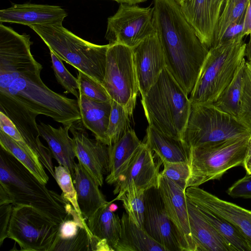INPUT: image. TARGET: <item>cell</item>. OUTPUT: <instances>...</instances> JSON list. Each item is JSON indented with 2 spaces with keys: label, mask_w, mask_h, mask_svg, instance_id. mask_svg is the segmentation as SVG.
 <instances>
[{
  "label": "cell",
  "mask_w": 251,
  "mask_h": 251,
  "mask_svg": "<svg viewBox=\"0 0 251 251\" xmlns=\"http://www.w3.org/2000/svg\"><path fill=\"white\" fill-rule=\"evenodd\" d=\"M156 31L166 67L189 95L209 49L184 17L176 0H153Z\"/></svg>",
  "instance_id": "obj_1"
},
{
  "label": "cell",
  "mask_w": 251,
  "mask_h": 251,
  "mask_svg": "<svg viewBox=\"0 0 251 251\" xmlns=\"http://www.w3.org/2000/svg\"><path fill=\"white\" fill-rule=\"evenodd\" d=\"M45 185L0 147V205H29L60 225L74 207Z\"/></svg>",
  "instance_id": "obj_2"
},
{
  "label": "cell",
  "mask_w": 251,
  "mask_h": 251,
  "mask_svg": "<svg viewBox=\"0 0 251 251\" xmlns=\"http://www.w3.org/2000/svg\"><path fill=\"white\" fill-rule=\"evenodd\" d=\"M166 67L156 82L142 96L141 103L149 125L182 139L191 102Z\"/></svg>",
  "instance_id": "obj_3"
},
{
  "label": "cell",
  "mask_w": 251,
  "mask_h": 251,
  "mask_svg": "<svg viewBox=\"0 0 251 251\" xmlns=\"http://www.w3.org/2000/svg\"><path fill=\"white\" fill-rule=\"evenodd\" d=\"M239 36L209 49L189 98L191 104L214 103L245 60L246 43Z\"/></svg>",
  "instance_id": "obj_4"
},
{
  "label": "cell",
  "mask_w": 251,
  "mask_h": 251,
  "mask_svg": "<svg viewBox=\"0 0 251 251\" xmlns=\"http://www.w3.org/2000/svg\"><path fill=\"white\" fill-rule=\"evenodd\" d=\"M34 30L61 60L102 84L109 45L92 43L61 25H33Z\"/></svg>",
  "instance_id": "obj_5"
},
{
  "label": "cell",
  "mask_w": 251,
  "mask_h": 251,
  "mask_svg": "<svg viewBox=\"0 0 251 251\" xmlns=\"http://www.w3.org/2000/svg\"><path fill=\"white\" fill-rule=\"evenodd\" d=\"M2 93L17 100L30 111L51 118L63 126L81 119L77 100L68 98L48 88L40 73L20 74Z\"/></svg>",
  "instance_id": "obj_6"
},
{
  "label": "cell",
  "mask_w": 251,
  "mask_h": 251,
  "mask_svg": "<svg viewBox=\"0 0 251 251\" xmlns=\"http://www.w3.org/2000/svg\"><path fill=\"white\" fill-rule=\"evenodd\" d=\"M251 135L190 148V176L186 188L199 187L208 181L219 179L228 170L242 165Z\"/></svg>",
  "instance_id": "obj_7"
},
{
  "label": "cell",
  "mask_w": 251,
  "mask_h": 251,
  "mask_svg": "<svg viewBox=\"0 0 251 251\" xmlns=\"http://www.w3.org/2000/svg\"><path fill=\"white\" fill-rule=\"evenodd\" d=\"M251 135L238 118L214 103L191 104L183 140L190 148H194Z\"/></svg>",
  "instance_id": "obj_8"
},
{
  "label": "cell",
  "mask_w": 251,
  "mask_h": 251,
  "mask_svg": "<svg viewBox=\"0 0 251 251\" xmlns=\"http://www.w3.org/2000/svg\"><path fill=\"white\" fill-rule=\"evenodd\" d=\"M102 85L111 100L123 106L131 117L139 91L132 48L109 45Z\"/></svg>",
  "instance_id": "obj_9"
},
{
  "label": "cell",
  "mask_w": 251,
  "mask_h": 251,
  "mask_svg": "<svg viewBox=\"0 0 251 251\" xmlns=\"http://www.w3.org/2000/svg\"><path fill=\"white\" fill-rule=\"evenodd\" d=\"M59 225L29 205H14L8 238L23 251H52Z\"/></svg>",
  "instance_id": "obj_10"
},
{
  "label": "cell",
  "mask_w": 251,
  "mask_h": 251,
  "mask_svg": "<svg viewBox=\"0 0 251 251\" xmlns=\"http://www.w3.org/2000/svg\"><path fill=\"white\" fill-rule=\"evenodd\" d=\"M32 44L29 35L0 23V90L20 74H40L43 67L31 54Z\"/></svg>",
  "instance_id": "obj_11"
},
{
  "label": "cell",
  "mask_w": 251,
  "mask_h": 251,
  "mask_svg": "<svg viewBox=\"0 0 251 251\" xmlns=\"http://www.w3.org/2000/svg\"><path fill=\"white\" fill-rule=\"evenodd\" d=\"M155 30L153 7L120 3L117 12L107 19L105 38L110 45L133 48Z\"/></svg>",
  "instance_id": "obj_12"
},
{
  "label": "cell",
  "mask_w": 251,
  "mask_h": 251,
  "mask_svg": "<svg viewBox=\"0 0 251 251\" xmlns=\"http://www.w3.org/2000/svg\"><path fill=\"white\" fill-rule=\"evenodd\" d=\"M0 111L4 113L15 125L22 136L24 149L40 161L54 178L51 151L43 145L39 138L40 134L36 122V117L38 114L2 93H0Z\"/></svg>",
  "instance_id": "obj_13"
},
{
  "label": "cell",
  "mask_w": 251,
  "mask_h": 251,
  "mask_svg": "<svg viewBox=\"0 0 251 251\" xmlns=\"http://www.w3.org/2000/svg\"><path fill=\"white\" fill-rule=\"evenodd\" d=\"M81 119L74 122L69 130L74 141L76 157L99 186L104 175L109 172V146L100 140L89 137Z\"/></svg>",
  "instance_id": "obj_14"
},
{
  "label": "cell",
  "mask_w": 251,
  "mask_h": 251,
  "mask_svg": "<svg viewBox=\"0 0 251 251\" xmlns=\"http://www.w3.org/2000/svg\"><path fill=\"white\" fill-rule=\"evenodd\" d=\"M143 228L166 251H182L176 228L169 218L157 187L145 191Z\"/></svg>",
  "instance_id": "obj_15"
},
{
  "label": "cell",
  "mask_w": 251,
  "mask_h": 251,
  "mask_svg": "<svg viewBox=\"0 0 251 251\" xmlns=\"http://www.w3.org/2000/svg\"><path fill=\"white\" fill-rule=\"evenodd\" d=\"M185 194L196 206L216 214L234 226L243 236L251 251V211L222 200L199 187H187Z\"/></svg>",
  "instance_id": "obj_16"
},
{
  "label": "cell",
  "mask_w": 251,
  "mask_h": 251,
  "mask_svg": "<svg viewBox=\"0 0 251 251\" xmlns=\"http://www.w3.org/2000/svg\"><path fill=\"white\" fill-rule=\"evenodd\" d=\"M157 188L166 213L176 230L182 251H195L190 231L185 191L160 175Z\"/></svg>",
  "instance_id": "obj_17"
},
{
  "label": "cell",
  "mask_w": 251,
  "mask_h": 251,
  "mask_svg": "<svg viewBox=\"0 0 251 251\" xmlns=\"http://www.w3.org/2000/svg\"><path fill=\"white\" fill-rule=\"evenodd\" d=\"M161 163H155L152 152L143 142L127 169L115 183L114 194L119 197L132 187L144 191L157 187Z\"/></svg>",
  "instance_id": "obj_18"
},
{
  "label": "cell",
  "mask_w": 251,
  "mask_h": 251,
  "mask_svg": "<svg viewBox=\"0 0 251 251\" xmlns=\"http://www.w3.org/2000/svg\"><path fill=\"white\" fill-rule=\"evenodd\" d=\"M132 49L142 97L166 67L165 56L156 30Z\"/></svg>",
  "instance_id": "obj_19"
},
{
  "label": "cell",
  "mask_w": 251,
  "mask_h": 251,
  "mask_svg": "<svg viewBox=\"0 0 251 251\" xmlns=\"http://www.w3.org/2000/svg\"><path fill=\"white\" fill-rule=\"evenodd\" d=\"M222 2L223 0H183L179 3L184 17L208 49L212 46Z\"/></svg>",
  "instance_id": "obj_20"
},
{
  "label": "cell",
  "mask_w": 251,
  "mask_h": 251,
  "mask_svg": "<svg viewBox=\"0 0 251 251\" xmlns=\"http://www.w3.org/2000/svg\"><path fill=\"white\" fill-rule=\"evenodd\" d=\"M85 220L73 208L59 225L57 237L52 251H98L101 240L92 234Z\"/></svg>",
  "instance_id": "obj_21"
},
{
  "label": "cell",
  "mask_w": 251,
  "mask_h": 251,
  "mask_svg": "<svg viewBox=\"0 0 251 251\" xmlns=\"http://www.w3.org/2000/svg\"><path fill=\"white\" fill-rule=\"evenodd\" d=\"M67 12L59 6L49 4H16L0 10V23L26 25H61L67 16Z\"/></svg>",
  "instance_id": "obj_22"
},
{
  "label": "cell",
  "mask_w": 251,
  "mask_h": 251,
  "mask_svg": "<svg viewBox=\"0 0 251 251\" xmlns=\"http://www.w3.org/2000/svg\"><path fill=\"white\" fill-rule=\"evenodd\" d=\"M190 231L195 251H233L198 207L187 198Z\"/></svg>",
  "instance_id": "obj_23"
},
{
  "label": "cell",
  "mask_w": 251,
  "mask_h": 251,
  "mask_svg": "<svg viewBox=\"0 0 251 251\" xmlns=\"http://www.w3.org/2000/svg\"><path fill=\"white\" fill-rule=\"evenodd\" d=\"M70 126H60L56 128L41 122L38 124L40 136L47 142L52 157L59 165L69 169L73 178L76 154L74 141L69 135Z\"/></svg>",
  "instance_id": "obj_24"
},
{
  "label": "cell",
  "mask_w": 251,
  "mask_h": 251,
  "mask_svg": "<svg viewBox=\"0 0 251 251\" xmlns=\"http://www.w3.org/2000/svg\"><path fill=\"white\" fill-rule=\"evenodd\" d=\"M72 179L80 210L87 220L108 201L96 180L79 162L75 163Z\"/></svg>",
  "instance_id": "obj_25"
},
{
  "label": "cell",
  "mask_w": 251,
  "mask_h": 251,
  "mask_svg": "<svg viewBox=\"0 0 251 251\" xmlns=\"http://www.w3.org/2000/svg\"><path fill=\"white\" fill-rule=\"evenodd\" d=\"M144 143L162 163H189L190 148L182 139L164 133L149 125Z\"/></svg>",
  "instance_id": "obj_26"
},
{
  "label": "cell",
  "mask_w": 251,
  "mask_h": 251,
  "mask_svg": "<svg viewBox=\"0 0 251 251\" xmlns=\"http://www.w3.org/2000/svg\"><path fill=\"white\" fill-rule=\"evenodd\" d=\"M77 100L83 126L93 133L96 139L108 146L106 132L111 110V100L100 101L81 95Z\"/></svg>",
  "instance_id": "obj_27"
},
{
  "label": "cell",
  "mask_w": 251,
  "mask_h": 251,
  "mask_svg": "<svg viewBox=\"0 0 251 251\" xmlns=\"http://www.w3.org/2000/svg\"><path fill=\"white\" fill-rule=\"evenodd\" d=\"M142 144L131 128L118 141L109 146V172L105 179L108 184H113L118 181Z\"/></svg>",
  "instance_id": "obj_28"
},
{
  "label": "cell",
  "mask_w": 251,
  "mask_h": 251,
  "mask_svg": "<svg viewBox=\"0 0 251 251\" xmlns=\"http://www.w3.org/2000/svg\"><path fill=\"white\" fill-rule=\"evenodd\" d=\"M121 233L115 251H166L165 248L137 226L123 212L121 218Z\"/></svg>",
  "instance_id": "obj_29"
},
{
  "label": "cell",
  "mask_w": 251,
  "mask_h": 251,
  "mask_svg": "<svg viewBox=\"0 0 251 251\" xmlns=\"http://www.w3.org/2000/svg\"><path fill=\"white\" fill-rule=\"evenodd\" d=\"M110 202L99 209L87 220V226L92 234L97 238L106 241L115 251L121 233V219L109 208Z\"/></svg>",
  "instance_id": "obj_30"
},
{
  "label": "cell",
  "mask_w": 251,
  "mask_h": 251,
  "mask_svg": "<svg viewBox=\"0 0 251 251\" xmlns=\"http://www.w3.org/2000/svg\"><path fill=\"white\" fill-rule=\"evenodd\" d=\"M245 61L246 60H244L241 64L231 82L214 103V105L222 111L238 119L243 87L244 69Z\"/></svg>",
  "instance_id": "obj_31"
},
{
  "label": "cell",
  "mask_w": 251,
  "mask_h": 251,
  "mask_svg": "<svg viewBox=\"0 0 251 251\" xmlns=\"http://www.w3.org/2000/svg\"><path fill=\"white\" fill-rule=\"evenodd\" d=\"M248 3V0H223L211 47L220 44L228 28L245 15Z\"/></svg>",
  "instance_id": "obj_32"
},
{
  "label": "cell",
  "mask_w": 251,
  "mask_h": 251,
  "mask_svg": "<svg viewBox=\"0 0 251 251\" xmlns=\"http://www.w3.org/2000/svg\"><path fill=\"white\" fill-rule=\"evenodd\" d=\"M197 207L202 216L214 227L233 251H251L243 236L231 224L205 209Z\"/></svg>",
  "instance_id": "obj_33"
},
{
  "label": "cell",
  "mask_w": 251,
  "mask_h": 251,
  "mask_svg": "<svg viewBox=\"0 0 251 251\" xmlns=\"http://www.w3.org/2000/svg\"><path fill=\"white\" fill-rule=\"evenodd\" d=\"M0 145L30 171L41 182L46 184L49 179L44 167L8 135L0 130Z\"/></svg>",
  "instance_id": "obj_34"
},
{
  "label": "cell",
  "mask_w": 251,
  "mask_h": 251,
  "mask_svg": "<svg viewBox=\"0 0 251 251\" xmlns=\"http://www.w3.org/2000/svg\"><path fill=\"white\" fill-rule=\"evenodd\" d=\"M130 117L123 106L111 100V110L106 132L108 146L116 143L131 128Z\"/></svg>",
  "instance_id": "obj_35"
},
{
  "label": "cell",
  "mask_w": 251,
  "mask_h": 251,
  "mask_svg": "<svg viewBox=\"0 0 251 251\" xmlns=\"http://www.w3.org/2000/svg\"><path fill=\"white\" fill-rule=\"evenodd\" d=\"M122 201L126 213L137 226L143 228L145 210V191L132 187L114 200Z\"/></svg>",
  "instance_id": "obj_36"
},
{
  "label": "cell",
  "mask_w": 251,
  "mask_h": 251,
  "mask_svg": "<svg viewBox=\"0 0 251 251\" xmlns=\"http://www.w3.org/2000/svg\"><path fill=\"white\" fill-rule=\"evenodd\" d=\"M239 120L251 132V61H246Z\"/></svg>",
  "instance_id": "obj_37"
},
{
  "label": "cell",
  "mask_w": 251,
  "mask_h": 251,
  "mask_svg": "<svg viewBox=\"0 0 251 251\" xmlns=\"http://www.w3.org/2000/svg\"><path fill=\"white\" fill-rule=\"evenodd\" d=\"M50 54L52 62V68L56 79L67 93L73 95L77 99L78 82L77 78L74 76L65 68L62 60L51 50Z\"/></svg>",
  "instance_id": "obj_38"
},
{
  "label": "cell",
  "mask_w": 251,
  "mask_h": 251,
  "mask_svg": "<svg viewBox=\"0 0 251 251\" xmlns=\"http://www.w3.org/2000/svg\"><path fill=\"white\" fill-rule=\"evenodd\" d=\"M54 179L61 188L63 197L73 206L80 216H83L77 200L76 192L69 169L62 165L54 167Z\"/></svg>",
  "instance_id": "obj_39"
},
{
  "label": "cell",
  "mask_w": 251,
  "mask_h": 251,
  "mask_svg": "<svg viewBox=\"0 0 251 251\" xmlns=\"http://www.w3.org/2000/svg\"><path fill=\"white\" fill-rule=\"evenodd\" d=\"M77 78L79 95L100 101L111 100L104 87L100 82L80 71H78Z\"/></svg>",
  "instance_id": "obj_40"
},
{
  "label": "cell",
  "mask_w": 251,
  "mask_h": 251,
  "mask_svg": "<svg viewBox=\"0 0 251 251\" xmlns=\"http://www.w3.org/2000/svg\"><path fill=\"white\" fill-rule=\"evenodd\" d=\"M163 170L160 175L172 181L184 191L190 176V167L188 162H164Z\"/></svg>",
  "instance_id": "obj_41"
},
{
  "label": "cell",
  "mask_w": 251,
  "mask_h": 251,
  "mask_svg": "<svg viewBox=\"0 0 251 251\" xmlns=\"http://www.w3.org/2000/svg\"><path fill=\"white\" fill-rule=\"evenodd\" d=\"M227 194L233 198L251 199V175H247L228 188Z\"/></svg>",
  "instance_id": "obj_42"
},
{
  "label": "cell",
  "mask_w": 251,
  "mask_h": 251,
  "mask_svg": "<svg viewBox=\"0 0 251 251\" xmlns=\"http://www.w3.org/2000/svg\"><path fill=\"white\" fill-rule=\"evenodd\" d=\"M0 130L24 149L25 144L20 133L13 122L1 111H0Z\"/></svg>",
  "instance_id": "obj_43"
},
{
  "label": "cell",
  "mask_w": 251,
  "mask_h": 251,
  "mask_svg": "<svg viewBox=\"0 0 251 251\" xmlns=\"http://www.w3.org/2000/svg\"><path fill=\"white\" fill-rule=\"evenodd\" d=\"M13 206L12 203L0 205V246L8 238V227Z\"/></svg>",
  "instance_id": "obj_44"
},
{
  "label": "cell",
  "mask_w": 251,
  "mask_h": 251,
  "mask_svg": "<svg viewBox=\"0 0 251 251\" xmlns=\"http://www.w3.org/2000/svg\"><path fill=\"white\" fill-rule=\"evenodd\" d=\"M251 33V0H248V3L246 9L243 34L244 36L250 35Z\"/></svg>",
  "instance_id": "obj_45"
},
{
  "label": "cell",
  "mask_w": 251,
  "mask_h": 251,
  "mask_svg": "<svg viewBox=\"0 0 251 251\" xmlns=\"http://www.w3.org/2000/svg\"><path fill=\"white\" fill-rule=\"evenodd\" d=\"M242 166L245 169L247 175H251V135L248 139L247 150Z\"/></svg>",
  "instance_id": "obj_46"
},
{
  "label": "cell",
  "mask_w": 251,
  "mask_h": 251,
  "mask_svg": "<svg viewBox=\"0 0 251 251\" xmlns=\"http://www.w3.org/2000/svg\"><path fill=\"white\" fill-rule=\"evenodd\" d=\"M245 56L247 58V61H251V33L250 34V39L248 43H246Z\"/></svg>",
  "instance_id": "obj_47"
},
{
  "label": "cell",
  "mask_w": 251,
  "mask_h": 251,
  "mask_svg": "<svg viewBox=\"0 0 251 251\" xmlns=\"http://www.w3.org/2000/svg\"><path fill=\"white\" fill-rule=\"evenodd\" d=\"M120 3H126L129 4H137L144 2L147 0H113Z\"/></svg>",
  "instance_id": "obj_48"
},
{
  "label": "cell",
  "mask_w": 251,
  "mask_h": 251,
  "mask_svg": "<svg viewBox=\"0 0 251 251\" xmlns=\"http://www.w3.org/2000/svg\"><path fill=\"white\" fill-rule=\"evenodd\" d=\"M112 201H110L109 204V208L111 211L115 212L118 209V206L115 203H112Z\"/></svg>",
  "instance_id": "obj_49"
},
{
  "label": "cell",
  "mask_w": 251,
  "mask_h": 251,
  "mask_svg": "<svg viewBox=\"0 0 251 251\" xmlns=\"http://www.w3.org/2000/svg\"><path fill=\"white\" fill-rule=\"evenodd\" d=\"M178 3L181 2L183 0H176Z\"/></svg>",
  "instance_id": "obj_50"
}]
</instances>
